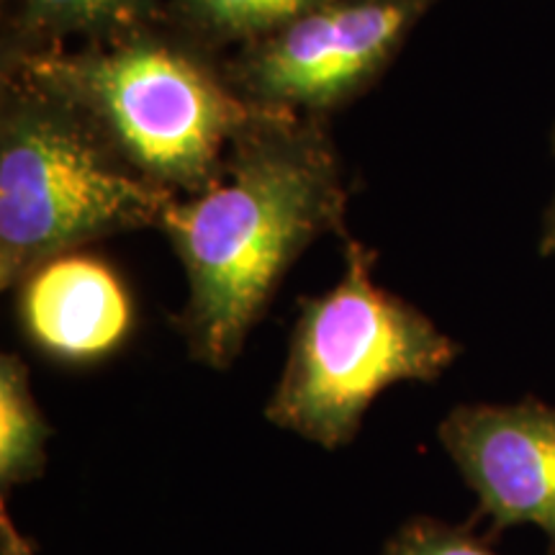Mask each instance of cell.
Instances as JSON below:
<instances>
[{
	"mask_svg": "<svg viewBox=\"0 0 555 555\" xmlns=\"http://www.w3.org/2000/svg\"><path fill=\"white\" fill-rule=\"evenodd\" d=\"M347 178L327 121L270 116L234 142L204 191L159 221L189 281L172 319L191 358L214 371L237 360L304 249L345 234Z\"/></svg>",
	"mask_w": 555,
	"mask_h": 555,
	"instance_id": "obj_1",
	"label": "cell"
},
{
	"mask_svg": "<svg viewBox=\"0 0 555 555\" xmlns=\"http://www.w3.org/2000/svg\"><path fill=\"white\" fill-rule=\"evenodd\" d=\"M0 65L54 90L137 176L176 196L204 191L240 137L283 114L249 103L224 54L163 18L78 47L3 50Z\"/></svg>",
	"mask_w": 555,
	"mask_h": 555,
	"instance_id": "obj_2",
	"label": "cell"
},
{
	"mask_svg": "<svg viewBox=\"0 0 555 555\" xmlns=\"http://www.w3.org/2000/svg\"><path fill=\"white\" fill-rule=\"evenodd\" d=\"M176 198L137 176L54 90L0 65V288L57 255L159 229Z\"/></svg>",
	"mask_w": 555,
	"mask_h": 555,
	"instance_id": "obj_3",
	"label": "cell"
},
{
	"mask_svg": "<svg viewBox=\"0 0 555 555\" xmlns=\"http://www.w3.org/2000/svg\"><path fill=\"white\" fill-rule=\"evenodd\" d=\"M378 255L345 237V273L304 296L288 360L266 416L317 446L337 450L358 435L367 406L399 380H435L461 356L425 311L378 286Z\"/></svg>",
	"mask_w": 555,
	"mask_h": 555,
	"instance_id": "obj_4",
	"label": "cell"
},
{
	"mask_svg": "<svg viewBox=\"0 0 555 555\" xmlns=\"http://www.w3.org/2000/svg\"><path fill=\"white\" fill-rule=\"evenodd\" d=\"M435 3L327 0L270 37L227 54V75L255 106L327 121L384 78Z\"/></svg>",
	"mask_w": 555,
	"mask_h": 555,
	"instance_id": "obj_5",
	"label": "cell"
},
{
	"mask_svg": "<svg viewBox=\"0 0 555 555\" xmlns=\"http://www.w3.org/2000/svg\"><path fill=\"white\" fill-rule=\"evenodd\" d=\"M440 442L476 491L494 530L535 525L555 545V406H457L440 425Z\"/></svg>",
	"mask_w": 555,
	"mask_h": 555,
	"instance_id": "obj_6",
	"label": "cell"
},
{
	"mask_svg": "<svg viewBox=\"0 0 555 555\" xmlns=\"http://www.w3.org/2000/svg\"><path fill=\"white\" fill-rule=\"evenodd\" d=\"M13 291L24 337L62 363H95L134 330L127 283L93 253L75 249L41 262Z\"/></svg>",
	"mask_w": 555,
	"mask_h": 555,
	"instance_id": "obj_7",
	"label": "cell"
},
{
	"mask_svg": "<svg viewBox=\"0 0 555 555\" xmlns=\"http://www.w3.org/2000/svg\"><path fill=\"white\" fill-rule=\"evenodd\" d=\"M163 16V0H3V50L95 41Z\"/></svg>",
	"mask_w": 555,
	"mask_h": 555,
	"instance_id": "obj_8",
	"label": "cell"
},
{
	"mask_svg": "<svg viewBox=\"0 0 555 555\" xmlns=\"http://www.w3.org/2000/svg\"><path fill=\"white\" fill-rule=\"evenodd\" d=\"M327 0H163V18L172 29L224 54L270 37Z\"/></svg>",
	"mask_w": 555,
	"mask_h": 555,
	"instance_id": "obj_9",
	"label": "cell"
},
{
	"mask_svg": "<svg viewBox=\"0 0 555 555\" xmlns=\"http://www.w3.org/2000/svg\"><path fill=\"white\" fill-rule=\"evenodd\" d=\"M52 427L34 399L29 367L13 352L0 358V483H29L44 474Z\"/></svg>",
	"mask_w": 555,
	"mask_h": 555,
	"instance_id": "obj_10",
	"label": "cell"
},
{
	"mask_svg": "<svg viewBox=\"0 0 555 555\" xmlns=\"http://www.w3.org/2000/svg\"><path fill=\"white\" fill-rule=\"evenodd\" d=\"M384 555H496L463 527L414 519L386 545Z\"/></svg>",
	"mask_w": 555,
	"mask_h": 555,
	"instance_id": "obj_11",
	"label": "cell"
},
{
	"mask_svg": "<svg viewBox=\"0 0 555 555\" xmlns=\"http://www.w3.org/2000/svg\"><path fill=\"white\" fill-rule=\"evenodd\" d=\"M0 555H34V545L21 535L5 504H0Z\"/></svg>",
	"mask_w": 555,
	"mask_h": 555,
	"instance_id": "obj_12",
	"label": "cell"
},
{
	"mask_svg": "<svg viewBox=\"0 0 555 555\" xmlns=\"http://www.w3.org/2000/svg\"><path fill=\"white\" fill-rule=\"evenodd\" d=\"M553 152H555V129H553ZM540 253L555 255V196L547 206L543 219V237H540Z\"/></svg>",
	"mask_w": 555,
	"mask_h": 555,
	"instance_id": "obj_13",
	"label": "cell"
}]
</instances>
